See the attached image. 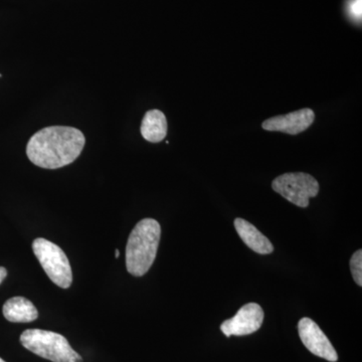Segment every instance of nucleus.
Listing matches in <instances>:
<instances>
[{
    "label": "nucleus",
    "instance_id": "nucleus-1",
    "mask_svg": "<svg viewBox=\"0 0 362 362\" xmlns=\"http://www.w3.org/2000/svg\"><path fill=\"white\" fill-rule=\"evenodd\" d=\"M85 144V135L77 128L51 126L30 137L26 156L39 168L58 169L73 163L82 153Z\"/></svg>",
    "mask_w": 362,
    "mask_h": 362
},
{
    "label": "nucleus",
    "instance_id": "nucleus-2",
    "mask_svg": "<svg viewBox=\"0 0 362 362\" xmlns=\"http://www.w3.org/2000/svg\"><path fill=\"white\" fill-rule=\"evenodd\" d=\"M161 226L153 218H144L133 228L126 247V268L134 277H142L156 261Z\"/></svg>",
    "mask_w": 362,
    "mask_h": 362
},
{
    "label": "nucleus",
    "instance_id": "nucleus-3",
    "mask_svg": "<svg viewBox=\"0 0 362 362\" xmlns=\"http://www.w3.org/2000/svg\"><path fill=\"white\" fill-rule=\"evenodd\" d=\"M21 343L33 354L52 362L83 361L82 356L71 349L66 338L52 331L25 330L21 335Z\"/></svg>",
    "mask_w": 362,
    "mask_h": 362
},
{
    "label": "nucleus",
    "instance_id": "nucleus-4",
    "mask_svg": "<svg viewBox=\"0 0 362 362\" xmlns=\"http://www.w3.org/2000/svg\"><path fill=\"white\" fill-rule=\"evenodd\" d=\"M33 251L52 282L68 289L73 283V272L65 252L54 243L39 238L33 243Z\"/></svg>",
    "mask_w": 362,
    "mask_h": 362
},
{
    "label": "nucleus",
    "instance_id": "nucleus-5",
    "mask_svg": "<svg viewBox=\"0 0 362 362\" xmlns=\"http://www.w3.org/2000/svg\"><path fill=\"white\" fill-rule=\"evenodd\" d=\"M272 188L295 206L305 209L309 199L319 194V183L313 176L304 173H285L276 177Z\"/></svg>",
    "mask_w": 362,
    "mask_h": 362
},
{
    "label": "nucleus",
    "instance_id": "nucleus-6",
    "mask_svg": "<svg viewBox=\"0 0 362 362\" xmlns=\"http://www.w3.org/2000/svg\"><path fill=\"white\" fill-rule=\"evenodd\" d=\"M300 339L314 356L330 362H337L338 356L332 343L321 328L310 318H302L298 323Z\"/></svg>",
    "mask_w": 362,
    "mask_h": 362
},
{
    "label": "nucleus",
    "instance_id": "nucleus-7",
    "mask_svg": "<svg viewBox=\"0 0 362 362\" xmlns=\"http://www.w3.org/2000/svg\"><path fill=\"white\" fill-rule=\"evenodd\" d=\"M264 321V311L257 303L244 305L233 318L223 321L221 330L226 337H244L257 332Z\"/></svg>",
    "mask_w": 362,
    "mask_h": 362
},
{
    "label": "nucleus",
    "instance_id": "nucleus-8",
    "mask_svg": "<svg viewBox=\"0 0 362 362\" xmlns=\"http://www.w3.org/2000/svg\"><path fill=\"white\" fill-rule=\"evenodd\" d=\"M315 120V113L311 109L291 112L286 115L272 117L262 124L266 131H279L289 135H298L310 128Z\"/></svg>",
    "mask_w": 362,
    "mask_h": 362
},
{
    "label": "nucleus",
    "instance_id": "nucleus-9",
    "mask_svg": "<svg viewBox=\"0 0 362 362\" xmlns=\"http://www.w3.org/2000/svg\"><path fill=\"white\" fill-rule=\"evenodd\" d=\"M235 228L243 242L252 251L261 255H269L274 252L270 240L249 221L244 218H235Z\"/></svg>",
    "mask_w": 362,
    "mask_h": 362
},
{
    "label": "nucleus",
    "instance_id": "nucleus-10",
    "mask_svg": "<svg viewBox=\"0 0 362 362\" xmlns=\"http://www.w3.org/2000/svg\"><path fill=\"white\" fill-rule=\"evenodd\" d=\"M2 312L6 320L13 323H30L39 317L35 305L25 297H13L7 300Z\"/></svg>",
    "mask_w": 362,
    "mask_h": 362
},
{
    "label": "nucleus",
    "instance_id": "nucleus-11",
    "mask_svg": "<svg viewBox=\"0 0 362 362\" xmlns=\"http://www.w3.org/2000/svg\"><path fill=\"white\" fill-rule=\"evenodd\" d=\"M168 120L163 112L160 110H149L143 117L141 127L142 137L151 143H159L165 139L168 135Z\"/></svg>",
    "mask_w": 362,
    "mask_h": 362
},
{
    "label": "nucleus",
    "instance_id": "nucleus-12",
    "mask_svg": "<svg viewBox=\"0 0 362 362\" xmlns=\"http://www.w3.org/2000/svg\"><path fill=\"white\" fill-rule=\"evenodd\" d=\"M350 270H351L352 277L358 286H362V251L358 250L352 255L350 259Z\"/></svg>",
    "mask_w": 362,
    "mask_h": 362
},
{
    "label": "nucleus",
    "instance_id": "nucleus-13",
    "mask_svg": "<svg viewBox=\"0 0 362 362\" xmlns=\"http://www.w3.org/2000/svg\"><path fill=\"white\" fill-rule=\"evenodd\" d=\"M350 18L354 21H361L362 14V0H350L349 4Z\"/></svg>",
    "mask_w": 362,
    "mask_h": 362
},
{
    "label": "nucleus",
    "instance_id": "nucleus-14",
    "mask_svg": "<svg viewBox=\"0 0 362 362\" xmlns=\"http://www.w3.org/2000/svg\"><path fill=\"white\" fill-rule=\"evenodd\" d=\"M7 276V270L4 267H0V285L4 282V279L6 278Z\"/></svg>",
    "mask_w": 362,
    "mask_h": 362
},
{
    "label": "nucleus",
    "instance_id": "nucleus-15",
    "mask_svg": "<svg viewBox=\"0 0 362 362\" xmlns=\"http://www.w3.org/2000/svg\"><path fill=\"white\" fill-rule=\"evenodd\" d=\"M120 256V252H119V250H116V258H119Z\"/></svg>",
    "mask_w": 362,
    "mask_h": 362
},
{
    "label": "nucleus",
    "instance_id": "nucleus-16",
    "mask_svg": "<svg viewBox=\"0 0 362 362\" xmlns=\"http://www.w3.org/2000/svg\"><path fill=\"white\" fill-rule=\"evenodd\" d=\"M0 362H6V361H4V359L0 358Z\"/></svg>",
    "mask_w": 362,
    "mask_h": 362
}]
</instances>
